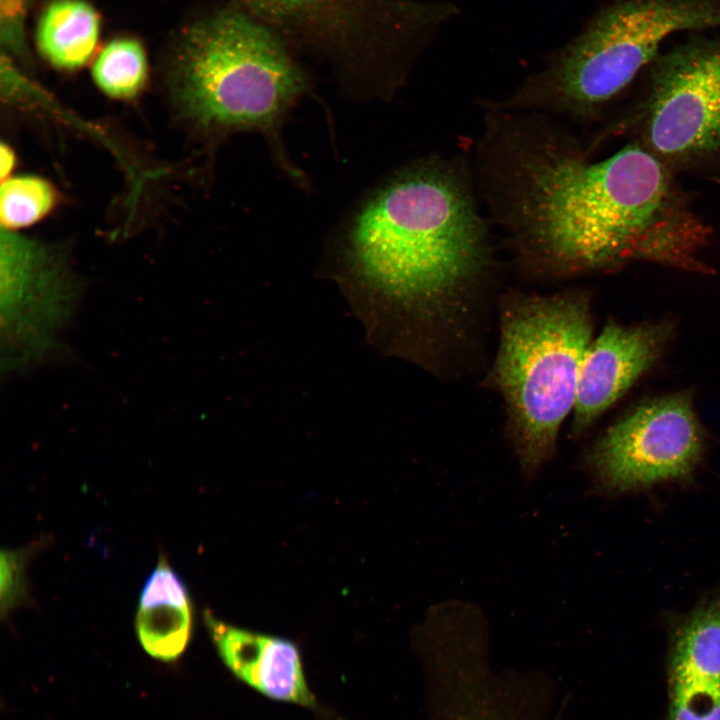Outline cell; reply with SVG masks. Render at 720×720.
Here are the masks:
<instances>
[{"mask_svg":"<svg viewBox=\"0 0 720 720\" xmlns=\"http://www.w3.org/2000/svg\"><path fill=\"white\" fill-rule=\"evenodd\" d=\"M483 107L479 192L526 269L570 277L640 261L706 272L710 226L637 141L591 160L553 116Z\"/></svg>","mask_w":720,"mask_h":720,"instance_id":"obj_1","label":"cell"},{"mask_svg":"<svg viewBox=\"0 0 720 720\" xmlns=\"http://www.w3.org/2000/svg\"><path fill=\"white\" fill-rule=\"evenodd\" d=\"M474 184L464 160L429 156L396 172L355 213L347 266L378 322L402 333L405 324L462 314L492 260Z\"/></svg>","mask_w":720,"mask_h":720,"instance_id":"obj_2","label":"cell"},{"mask_svg":"<svg viewBox=\"0 0 720 720\" xmlns=\"http://www.w3.org/2000/svg\"><path fill=\"white\" fill-rule=\"evenodd\" d=\"M500 340L490 384L501 395L507 437L526 484L555 456L572 413L579 371L592 335L589 297L513 293L500 307Z\"/></svg>","mask_w":720,"mask_h":720,"instance_id":"obj_3","label":"cell"},{"mask_svg":"<svg viewBox=\"0 0 720 720\" xmlns=\"http://www.w3.org/2000/svg\"><path fill=\"white\" fill-rule=\"evenodd\" d=\"M717 26L720 0H617L499 106L591 122L654 62L665 38Z\"/></svg>","mask_w":720,"mask_h":720,"instance_id":"obj_4","label":"cell"},{"mask_svg":"<svg viewBox=\"0 0 720 720\" xmlns=\"http://www.w3.org/2000/svg\"><path fill=\"white\" fill-rule=\"evenodd\" d=\"M185 114L209 131H258L280 153L278 130L305 80L279 39L246 14L227 10L193 26L174 65Z\"/></svg>","mask_w":720,"mask_h":720,"instance_id":"obj_5","label":"cell"},{"mask_svg":"<svg viewBox=\"0 0 720 720\" xmlns=\"http://www.w3.org/2000/svg\"><path fill=\"white\" fill-rule=\"evenodd\" d=\"M0 256L2 370L24 372L65 352L83 287L53 249L5 228Z\"/></svg>","mask_w":720,"mask_h":720,"instance_id":"obj_6","label":"cell"},{"mask_svg":"<svg viewBox=\"0 0 720 720\" xmlns=\"http://www.w3.org/2000/svg\"><path fill=\"white\" fill-rule=\"evenodd\" d=\"M638 122L637 142L671 169L720 155V42L658 56Z\"/></svg>","mask_w":720,"mask_h":720,"instance_id":"obj_7","label":"cell"},{"mask_svg":"<svg viewBox=\"0 0 720 720\" xmlns=\"http://www.w3.org/2000/svg\"><path fill=\"white\" fill-rule=\"evenodd\" d=\"M703 447L691 400L678 393L646 403L612 425L584 454L582 468L595 491L615 495L686 478Z\"/></svg>","mask_w":720,"mask_h":720,"instance_id":"obj_8","label":"cell"},{"mask_svg":"<svg viewBox=\"0 0 720 720\" xmlns=\"http://www.w3.org/2000/svg\"><path fill=\"white\" fill-rule=\"evenodd\" d=\"M671 327L610 320L591 340L579 371L570 435L581 436L660 357Z\"/></svg>","mask_w":720,"mask_h":720,"instance_id":"obj_9","label":"cell"},{"mask_svg":"<svg viewBox=\"0 0 720 720\" xmlns=\"http://www.w3.org/2000/svg\"><path fill=\"white\" fill-rule=\"evenodd\" d=\"M665 720H720V592L672 625Z\"/></svg>","mask_w":720,"mask_h":720,"instance_id":"obj_10","label":"cell"},{"mask_svg":"<svg viewBox=\"0 0 720 720\" xmlns=\"http://www.w3.org/2000/svg\"><path fill=\"white\" fill-rule=\"evenodd\" d=\"M204 617L219 656L240 681L277 701L317 706L292 642L234 627L208 611Z\"/></svg>","mask_w":720,"mask_h":720,"instance_id":"obj_11","label":"cell"},{"mask_svg":"<svg viewBox=\"0 0 720 720\" xmlns=\"http://www.w3.org/2000/svg\"><path fill=\"white\" fill-rule=\"evenodd\" d=\"M98 36L99 19L90 5L80 0H57L40 19L37 44L51 64L72 70L88 62Z\"/></svg>","mask_w":720,"mask_h":720,"instance_id":"obj_12","label":"cell"},{"mask_svg":"<svg viewBox=\"0 0 720 720\" xmlns=\"http://www.w3.org/2000/svg\"><path fill=\"white\" fill-rule=\"evenodd\" d=\"M193 627L192 603L185 606L138 607L135 628L142 648L151 657L170 662L187 648Z\"/></svg>","mask_w":720,"mask_h":720,"instance_id":"obj_13","label":"cell"},{"mask_svg":"<svg viewBox=\"0 0 720 720\" xmlns=\"http://www.w3.org/2000/svg\"><path fill=\"white\" fill-rule=\"evenodd\" d=\"M92 73L97 86L108 96L119 99L135 96L147 78L142 46L130 39L110 42L95 60Z\"/></svg>","mask_w":720,"mask_h":720,"instance_id":"obj_14","label":"cell"},{"mask_svg":"<svg viewBox=\"0 0 720 720\" xmlns=\"http://www.w3.org/2000/svg\"><path fill=\"white\" fill-rule=\"evenodd\" d=\"M56 203L51 184L37 176L7 179L1 187L0 215L3 228L14 230L38 222Z\"/></svg>","mask_w":720,"mask_h":720,"instance_id":"obj_15","label":"cell"},{"mask_svg":"<svg viewBox=\"0 0 720 720\" xmlns=\"http://www.w3.org/2000/svg\"><path fill=\"white\" fill-rule=\"evenodd\" d=\"M191 603L187 586L182 577L160 555L157 565L145 580L139 594L140 608L158 605L185 606Z\"/></svg>","mask_w":720,"mask_h":720,"instance_id":"obj_16","label":"cell"},{"mask_svg":"<svg viewBox=\"0 0 720 720\" xmlns=\"http://www.w3.org/2000/svg\"><path fill=\"white\" fill-rule=\"evenodd\" d=\"M27 552L22 550H2L0 554V607L1 616H5L27 598L25 563Z\"/></svg>","mask_w":720,"mask_h":720,"instance_id":"obj_17","label":"cell"},{"mask_svg":"<svg viewBox=\"0 0 720 720\" xmlns=\"http://www.w3.org/2000/svg\"><path fill=\"white\" fill-rule=\"evenodd\" d=\"M27 0H0L1 39L10 48L22 41V25Z\"/></svg>","mask_w":720,"mask_h":720,"instance_id":"obj_18","label":"cell"},{"mask_svg":"<svg viewBox=\"0 0 720 720\" xmlns=\"http://www.w3.org/2000/svg\"><path fill=\"white\" fill-rule=\"evenodd\" d=\"M255 12L271 18H283L298 13L316 0H242Z\"/></svg>","mask_w":720,"mask_h":720,"instance_id":"obj_19","label":"cell"},{"mask_svg":"<svg viewBox=\"0 0 720 720\" xmlns=\"http://www.w3.org/2000/svg\"><path fill=\"white\" fill-rule=\"evenodd\" d=\"M14 164V152L9 148V146L2 143L0 148V171L2 178L7 177V175L12 171Z\"/></svg>","mask_w":720,"mask_h":720,"instance_id":"obj_20","label":"cell"}]
</instances>
